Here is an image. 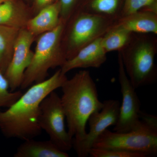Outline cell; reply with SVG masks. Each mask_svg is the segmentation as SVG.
Listing matches in <instances>:
<instances>
[{
	"mask_svg": "<svg viewBox=\"0 0 157 157\" xmlns=\"http://www.w3.org/2000/svg\"><path fill=\"white\" fill-rule=\"evenodd\" d=\"M67 78L59 69L49 78L31 86L7 110L0 111V130L3 135L25 140L41 135L40 104L51 93L61 87Z\"/></svg>",
	"mask_w": 157,
	"mask_h": 157,
	"instance_id": "obj_1",
	"label": "cell"
},
{
	"mask_svg": "<svg viewBox=\"0 0 157 157\" xmlns=\"http://www.w3.org/2000/svg\"><path fill=\"white\" fill-rule=\"evenodd\" d=\"M62 106L67 123L68 132L75 140L86 135V125L90 116L102 109L95 82L89 71L83 70L65 81L61 86Z\"/></svg>",
	"mask_w": 157,
	"mask_h": 157,
	"instance_id": "obj_2",
	"label": "cell"
},
{
	"mask_svg": "<svg viewBox=\"0 0 157 157\" xmlns=\"http://www.w3.org/2000/svg\"><path fill=\"white\" fill-rule=\"evenodd\" d=\"M157 35L133 33L128 44L118 53L131 83L135 89L154 83L157 79L155 58Z\"/></svg>",
	"mask_w": 157,
	"mask_h": 157,
	"instance_id": "obj_3",
	"label": "cell"
},
{
	"mask_svg": "<svg viewBox=\"0 0 157 157\" xmlns=\"http://www.w3.org/2000/svg\"><path fill=\"white\" fill-rule=\"evenodd\" d=\"M65 25L62 21L55 29L36 38V45L30 64L25 72L21 89L44 81L48 76V70L61 68L67 61L61 46Z\"/></svg>",
	"mask_w": 157,
	"mask_h": 157,
	"instance_id": "obj_4",
	"label": "cell"
},
{
	"mask_svg": "<svg viewBox=\"0 0 157 157\" xmlns=\"http://www.w3.org/2000/svg\"><path fill=\"white\" fill-rule=\"evenodd\" d=\"M139 128L118 133L106 129L96 139L93 147L136 152L147 157L157 155V117L141 112Z\"/></svg>",
	"mask_w": 157,
	"mask_h": 157,
	"instance_id": "obj_5",
	"label": "cell"
},
{
	"mask_svg": "<svg viewBox=\"0 0 157 157\" xmlns=\"http://www.w3.org/2000/svg\"><path fill=\"white\" fill-rule=\"evenodd\" d=\"M115 21L83 11L74 13L65 23L62 34V50L67 60L82 48L103 36Z\"/></svg>",
	"mask_w": 157,
	"mask_h": 157,
	"instance_id": "obj_6",
	"label": "cell"
},
{
	"mask_svg": "<svg viewBox=\"0 0 157 157\" xmlns=\"http://www.w3.org/2000/svg\"><path fill=\"white\" fill-rule=\"evenodd\" d=\"M65 119L60 97L54 91L40 104L39 125L52 142L62 151L67 152L73 147V138L66 129Z\"/></svg>",
	"mask_w": 157,
	"mask_h": 157,
	"instance_id": "obj_7",
	"label": "cell"
},
{
	"mask_svg": "<svg viewBox=\"0 0 157 157\" xmlns=\"http://www.w3.org/2000/svg\"><path fill=\"white\" fill-rule=\"evenodd\" d=\"M118 79L120 85L122 102L120 107L118 119L113 132L124 133L134 131L142 125L140 118L141 104L135 89L126 73L120 54L118 52Z\"/></svg>",
	"mask_w": 157,
	"mask_h": 157,
	"instance_id": "obj_8",
	"label": "cell"
},
{
	"mask_svg": "<svg viewBox=\"0 0 157 157\" xmlns=\"http://www.w3.org/2000/svg\"><path fill=\"white\" fill-rule=\"evenodd\" d=\"M102 109L93 113L88 121L89 132L81 140H73V147L79 157H86L90 150L99 136L107 128L115 125L119 114L120 103L116 100L109 99L104 101Z\"/></svg>",
	"mask_w": 157,
	"mask_h": 157,
	"instance_id": "obj_9",
	"label": "cell"
},
{
	"mask_svg": "<svg viewBox=\"0 0 157 157\" xmlns=\"http://www.w3.org/2000/svg\"><path fill=\"white\" fill-rule=\"evenodd\" d=\"M36 39V37L25 28L20 30L13 56L4 73L11 92L15 91L21 86L25 72L30 64L33 56L31 46Z\"/></svg>",
	"mask_w": 157,
	"mask_h": 157,
	"instance_id": "obj_10",
	"label": "cell"
},
{
	"mask_svg": "<svg viewBox=\"0 0 157 157\" xmlns=\"http://www.w3.org/2000/svg\"><path fill=\"white\" fill-rule=\"evenodd\" d=\"M101 38H98L82 48L72 59L68 60L60 68L63 74L78 68H99L107 59V53L101 43Z\"/></svg>",
	"mask_w": 157,
	"mask_h": 157,
	"instance_id": "obj_11",
	"label": "cell"
},
{
	"mask_svg": "<svg viewBox=\"0 0 157 157\" xmlns=\"http://www.w3.org/2000/svg\"><path fill=\"white\" fill-rule=\"evenodd\" d=\"M34 16L30 6L23 0H7L0 4V25L25 29Z\"/></svg>",
	"mask_w": 157,
	"mask_h": 157,
	"instance_id": "obj_12",
	"label": "cell"
},
{
	"mask_svg": "<svg viewBox=\"0 0 157 157\" xmlns=\"http://www.w3.org/2000/svg\"><path fill=\"white\" fill-rule=\"evenodd\" d=\"M114 24L132 33L157 35V13L140 9L122 16L116 21Z\"/></svg>",
	"mask_w": 157,
	"mask_h": 157,
	"instance_id": "obj_13",
	"label": "cell"
},
{
	"mask_svg": "<svg viewBox=\"0 0 157 157\" xmlns=\"http://www.w3.org/2000/svg\"><path fill=\"white\" fill-rule=\"evenodd\" d=\"M61 21L60 7L57 0L34 15L28 22L25 29L36 38L55 29Z\"/></svg>",
	"mask_w": 157,
	"mask_h": 157,
	"instance_id": "obj_14",
	"label": "cell"
},
{
	"mask_svg": "<svg viewBox=\"0 0 157 157\" xmlns=\"http://www.w3.org/2000/svg\"><path fill=\"white\" fill-rule=\"evenodd\" d=\"M14 157H68L67 152L60 150L50 140H24L18 146Z\"/></svg>",
	"mask_w": 157,
	"mask_h": 157,
	"instance_id": "obj_15",
	"label": "cell"
},
{
	"mask_svg": "<svg viewBox=\"0 0 157 157\" xmlns=\"http://www.w3.org/2000/svg\"><path fill=\"white\" fill-rule=\"evenodd\" d=\"M124 5V0H82L77 11L116 21L122 17Z\"/></svg>",
	"mask_w": 157,
	"mask_h": 157,
	"instance_id": "obj_16",
	"label": "cell"
},
{
	"mask_svg": "<svg viewBox=\"0 0 157 157\" xmlns=\"http://www.w3.org/2000/svg\"><path fill=\"white\" fill-rule=\"evenodd\" d=\"M20 30L0 25V71L5 73L13 56Z\"/></svg>",
	"mask_w": 157,
	"mask_h": 157,
	"instance_id": "obj_17",
	"label": "cell"
},
{
	"mask_svg": "<svg viewBox=\"0 0 157 157\" xmlns=\"http://www.w3.org/2000/svg\"><path fill=\"white\" fill-rule=\"evenodd\" d=\"M133 34L128 30L113 24L101 37V45L107 53L113 51L118 52L128 44Z\"/></svg>",
	"mask_w": 157,
	"mask_h": 157,
	"instance_id": "obj_18",
	"label": "cell"
},
{
	"mask_svg": "<svg viewBox=\"0 0 157 157\" xmlns=\"http://www.w3.org/2000/svg\"><path fill=\"white\" fill-rule=\"evenodd\" d=\"M9 85L4 73L0 71V108H9L22 95L21 91L11 92Z\"/></svg>",
	"mask_w": 157,
	"mask_h": 157,
	"instance_id": "obj_19",
	"label": "cell"
},
{
	"mask_svg": "<svg viewBox=\"0 0 157 157\" xmlns=\"http://www.w3.org/2000/svg\"><path fill=\"white\" fill-rule=\"evenodd\" d=\"M89 156L91 157H146L143 154L119 149L92 147Z\"/></svg>",
	"mask_w": 157,
	"mask_h": 157,
	"instance_id": "obj_20",
	"label": "cell"
},
{
	"mask_svg": "<svg viewBox=\"0 0 157 157\" xmlns=\"http://www.w3.org/2000/svg\"><path fill=\"white\" fill-rule=\"evenodd\" d=\"M60 7V18L66 23L76 13L82 0H58Z\"/></svg>",
	"mask_w": 157,
	"mask_h": 157,
	"instance_id": "obj_21",
	"label": "cell"
},
{
	"mask_svg": "<svg viewBox=\"0 0 157 157\" xmlns=\"http://www.w3.org/2000/svg\"><path fill=\"white\" fill-rule=\"evenodd\" d=\"M157 2V0H124L122 17L134 13Z\"/></svg>",
	"mask_w": 157,
	"mask_h": 157,
	"instance_id": "obj_22",
	"label": "cell"
},
{
	"mask_svg": "<svg viewBox=\"0 0 157 157\" xmlns=\"http://www.w3.org/2000/svg\"><path fill=\"white\" fill-rule=\"evenodd\" d=\"M57 0H31L30 6L34 15L37 14L40 10Z\"/></svg>",
	"mask_w": 157,
	"mask_h": 157,
	"instance_id": "obj_23",
	"label": "cell"
},
{
	"mask_svg": "<svg viewBox=\"0 0 157 157\" xmlns=\"http://www.w3.org/2000/svg\"><path fill=\"white\" fill-rule=\"evenodd\" d=\"M23 1H24L26 3H27V4H29V6H30L31 3V0H23Z\"/></svg>",
	"mask_w": 157,
	"mask_h": 157,
	"instance_id": "obj_24",
	"label": "cell"
},
{
	"mask_svg": "<svg viewBox=\"0 0 157 157\" xmlns=\"http://www.w3.org/2000/svg\"><path fill=\"white\" fill-rule=\"evenodd\" d=\"M6 1H7V0H0V4L4 2H6Z\"/></svg>",
	"mask_w": 157,
	"mask_h": 157,
	"instance_id": "obj_25",
	"label": "cell"
}]
</instances>
